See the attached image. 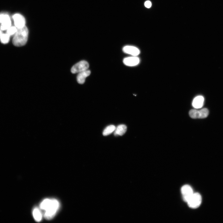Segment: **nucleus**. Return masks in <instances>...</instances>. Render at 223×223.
<instances>
[{
  "mask_svg": "<svg viewBox=\"0 0 223 223\" xmlns=\"http://www.w3.org/2000/svg\"><path fill=\"white\" fill-rule=\"evenodd\" d=\"M59 207V202L55 199H45L40 204V208L45 211V218L48 220L52 219L55 216Z\"/></svg>",
  "mask_w": 223,
  "mask_h": 223,
  "instance_id": "f257e3e1",
  "label": "nucleus"
},
{
  "mask_svg": "<svg viewBox=\"0 0 223 223\" xmlns=\"http://www.w3.org/2000/svg\"><path fill=\"white\" fill-rule=\"evenodd\" d=\"M28 31L27 27H24L17 28V30L13 39V43L16 46H21L26 43L28 36Z\"/></svg>",
  "mask_w": 223,
  "mask_h": 223,
  "instance_id": "f03ea898",
  "label": "nucleus"
},
{
  "mask_svg": "<svg viewBox=\"0 0 223 223\" xmlns=\"http://www.w3.org/2000/svg\"><path fill=\"white\" fill-rule=\"evenodd\" d=\"M202 201V197L198 193H194L187 202L189 206L191 208H196L199 207Z\"/></svg>",
  "mask_w": 223,
  "mask_h": 223,
  "instance_id": "7ed1b4c3",
  "label": "nucleus"
},
{
  "mask_svg": "<svg viewBox=\"0 0 223 223\" xmlns=\"http://www.w3.org/2000/svg\"><path fill=\"white\" fill-rule=\"evenodd\" d=\"M208 114L209 111L206 108L200 110L192 109L189 112L190 116L194 119L205 118L208 116Z\"/></svg>",
  "mask_w": 223,
  "mask_h": 223,
  "instance_id": "20e7f679",
  "label": "nucleus"
},
{
  "mask_svg": "<svg viewBox=\"0 0 223 223\" xmlns=\"http://www.w3.org/2000/svg\"><path fill=\"white\" fill-rule=\"evenodd\" d=\"M89 67V63L85 60L81 61L74 65L71 69L72 73H79L87 70Z\"/></svg>",
  "mask_w": 223,
  "mask_h": 223,
  "instance_id": "39448f33",
  "label": "nucleus"
},
{
  "mask_svg": "<svg viewBox=\"0 0 223 223\" xmlns=\"http://www.w3.org/2000/svg\"><path fill=\"white\" fill-rule=\"evenodd\" d=\"M181 191L183 199L186 202L194 193L192 189L188 185L183 186L181 188Z\"/></svg>",
  "mask_w": 223,
  "mask_h": 223,
  "instance_id": "423d86ee",
  "label": "nucleus"
},
{
  "mask_svg": "<svg viewBox=\"0 0 223 223\" xmlns=\"http://www.w3.org/2000/svg\"><path fill=\"white\" fill-rule=\"evenodd\" d=\"M14 24L17 28L25 26V20L24 17L20 14L17 13L13 16Z\"/></svg>",
  "mask_w": 223,
  "mask_h": 223,
  "instance_id": "0eeeda50",
  "label": "nucleus"
},
{
  "mask_svg": "<svg viewBox=\"0 0 223 223\" xmlns=\"http://www.w3.org/2000/svg\"><path fill=\"white\" fill-rule=\"evenodd\" d=\"M123 62L124 64L127 66H133L139 63L140 60L136 56H133L124 58Z\"/></svg>",
  "mask_w": 223,
  "mask_h": 223,
  "instance_id": "6e6552de",
  "label": "nucleus"
},
{
  "mask_svg": "<svg viewBox=\"0 0 223 223\" xmlns=\"http://www.w3.org/2000/svg\"><path fill=\"white\" fill-rule=\"evenodd\" d=\"M123 52L133 56H137L140 53V51L137 48L133 46H127L123 47Z\"/></svg>",
  "mask_w": 223,
  "mask_h": 223,
  "instance_id": "1a4fd4ad",
  "label": "nucleus"
},
{
  "mask_svg": "<svg viewBox=\"0 0 223 223\" xmlns=\"http://www.w3.org/2000/svg\"><path fill=\"white\" fill-rule=\"evenodd\" d=\"M91 72L89 70H87L78 73L77 76V81L80 84H83L85 78L90 74Z\"/></svg>",
  "mask_w": 223,
  "mask_h": 223,
  "instance_id": "9d476101",
  "label": "nucleus"
},
{
  "mask_svg": "<svg viewBox=\"0 0 223 223\" xmlns=\"http://www.w3.org/2000/svg\"><path fill=\"white\" fill-rule=\"evenodd\" d=\"M204 101L203 97L201 95L196 97L193 99L192 105L195 108H200L203 105Z\"/></svg>",
  "mask_w": 223,
  "mask_h": 223,
  "instance_id": "9b49d317",
  "label": "nucleus"
},
{
  "mask_svg": "<svg viewBox=\"0 0 223 223\" xmlns=\"http://www.w3.org/2000/svg\"><path fill=\"white\" fill-rule=\"evenodd\" d=\"M127 130V126L125 125H120L117 126L115 130V136H122L124 135Z\"/></svg>",
  "mask_w": 223,
  "mask_h": 223,
  "instance_id": "f8f14e48",
  "label": "nucleus"
},
{
  "mask_svg": "<svg viewBox=\"0 0 223 223\" xmlns=\"http://www.w3.org/2000/svg\"><path fill=\"white\" fill-rule=\"evenodd\" d=\"M33 214L35 220L37 222L40 221L42 219V215L40 210L35 208L33 211Z\"/></svg>",
  "mask_w": 223,
  "mask_h": 223,
  "instance_id": "ddd939ff",
  "label": "nucleus"
},
{
  "mask_svg": "<svg viewBox=\"0 0 223 223\" xmlns=\"http://www.w3.org/2000/svg\"><path fill=\"white\" fill-rule=\"evenodd\" d=\"M116 127L113 125H111L107 127L104 130L103 134V136H105L108 135L114 131L116 129Z\"/></svg>",
  "mask_w": 223,
  "mask_h": 223,
  "instance_id": "4468645a",
  "label": "nucleus"
},
{
  "mask_svg": "<svg viewBox=\"0 0 223 223\" xmlns=\"http://www.w3.org/2000/svg\"><path fill=\"white\" fill-rule=\"evenodd\" d=\"M11 22L10 19L6 20L2 23L0 26V29L2 30H7L11 26Z\"/></svg>",
  "mask_w": 223,
  "mask_h": 223,
  "instance_id": "2eb2a0df",
  "label": "nucleus"
},
{
  "mask_svg": "<svg viewBox=\"0 0 223 223\" xmlns=\"http://www.w3.org/2000/svg\"><path fill=\"white\" fill-rule=\"evenodd\" d=\"M10 36L7 33H2L0 37L1 42L3 44H7L8 43L10 40Z\"/></svg>",
  "mask_w": 223,
  "mask_h": 223,
  "instance_id": "dca6fc26",
  "label": "nucleus"
},
{
  "mask_svg": "<svg viewBox=\"0 0 223 223\" xmlns=\"http://www.w3.org/2000/svg\"><path fill=\"white\" fill-rule=\"evenodd\" d=\"M17 30V28L15 26H11L7 30V33L10 36L14 35Z\"/></svg>",
  "mask_w": 223,
  "mask_h": 223,
  "instance_id": "f3484780",
  "label": "nucleus"
},
{
  "mask_svg": "<svg viewBox=\"0 0 223 223\" xmlns=\"http://www.w3.org/2000/svg\"><path fill=\"white\" fill-rule=\"evenodd\" d=\"M9 19H10V17L7 14H2L0 15V23H1L3 21Z\"/></svg>",
  "mask_w": 223,
  "mask_h": 223,
  "instance_id": "a211bd4d",
  "label": "nucleus"
},
{
  "mask_svg": "<svg viewBox=\"0 0 223 223\" xmlns=\"http://www.w3.org/2000/svg\"><path fill=\"white\" fill-rule=\"evenodd\" d=\"M144 5L146 7L149 8L151 6V3L149 1H147L145 2Z\"/></svg>",
  "mask_w": 223,
  "mask_h": 223,
  "instance_id": "6ab92c4d",
  "label": "nucleus"
},
{
  "mask_svg": "<svg viewBox=\"0 0 223 223\" xmlns=\"http://www.w3.org/2000/svg\"><path fill=\"white\" fill-rule=\"evenodd\" d=\"M2 34V32L1 31V30L0 29V37Z\"/></svg>",
  "mask_w": 223,
  "mask_h": 223,
  "instance_id": "aec40b11",
  "label": "nucleus"
}]
</instances>
